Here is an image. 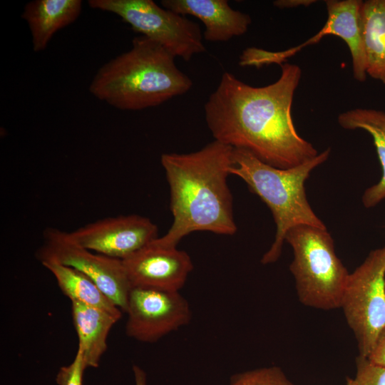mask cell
Returning a JSON list of instances; mask_svg holds the SVG:
<instances>
[{
  "label": "cell",
  "instance_id": "1",
  "mask_svg": "<svg viewBox=\"0 0 385 385\" xmlns=\"http://www.w3.org/2000/svg\"><path fill=\"white\" fill-rule=\"evenodd\" d=\"M280 67L278 80L262 87L250 86L225 71L204 109L215 140L246 150L273 167L287 169L319 153L298 134L292 117L302 70L287 62Z\"/></svg>",
  "mask_w": 385,
  "mask_h": 385
},
{
  "label": "cell",
  "instance_id": "2",
  "mask_svg": "<svg viewBox=\"0 0 385 385\" xmlns=\"http://www.w3.org/2000/svg\"><path fill=\"white\" fill-rule=\"evenodd\" d=\"M233 148L213 140L190 153H163L160 158L170 188L171 227L153 242L165 247L195 231L232 235L237 231L227 178Z\"/></svg>",
  "mask_w": 385,
  "mask_h": 385
},
{
  "label": "cell",
  "instance_id": "3",
  "mask_svg": "<svg viewBox=\"0 0 385 385\" xmlns=\"http://www.w3.org/2000/svg\"><path fill=\"white\" fill-rule=\"evenodd\" d=\"M175 56L144 36L131 48L103 65L93 76L90 93L115 108L139 111L158 106L187 93L192 80L178 69Z\"/></svg>",
  "mask_w": 385,
  "mask_h": 385
},
{
  "label": "cell",
  "instance_id": "4",
  "mask_svg": "<svg viewBox=\"0 0 385 385\" xmlns=\"http://www.w3.org/2000/svg\"><path fill=\"white\" fill-rule=\"evenodd\" d=\"M330 151L328 148L302 164L281 169L262 162L246 150L233 148L230 175L242 179L250 190L268 206L276 224L274 240L263 255L262 264L279 259L286 234L292 227L307 225L327 229L307 200L304 183L311 172L328 159Z\"/></svg>",
  "mask_w": 385,
  "mask_h": 385
},
{
  "label": "cell",
  "instance_id": "5",
  "mask_svg": "<svg viewBox=\"0 0 385 385\" xmlns=\"http://www.w3.org/2000/svg\"><path fill=\"white\" fill-rule=\"evenodd\" d=\"M285 240L294 252L289 270L300 302L322 309L340 307L349 273L337 256L327 229L297 225L288 230Z\"/></svg>",
  "mask_w": 385,
  "mask_h": 385
},
{
  "label": "cell",
  "instance_id": "6",
  "mask_svg": "<svg viewBox=\"0 0 385 385\" xmlns=\"http://www.w3.org/2000/svg\"><path fill=\"white\" fill-rule=\"evenodd\" d=\"M358 343L367 357L385 329V245L372 250L349 273L340 302Z\"/></svg>",
  "mask_w": 385,
  "mask_h": 385
},
{
  "label": "cell",
  "instance_id": "7",
  "mask_svg": "<svg viewBox=\"0 0 385 385\" xmlns=\"http://www.w3.org/2000/svg\"><path fill=\"white\" fill-rule=\"evenodd\" d=\"M91 8L113 13L132 29L188 61L206 51L198 24L153 0H89Z\"/></svg>",
  "mask_w": 385,
  "mask_h": 385
},
{
  "label": "cell",
  "instance_id": "8",
  "mask_svg": "<svg viewBox=\"0 0 385 385\" xmlns=\"http://www.w3.org/2000/svg\"><path fill=\"white\" fill-rule=\"evenodd\" d=\"M36 257L39 262L53 260L83 272L125 312L132 285L122 260L88 250L78 244L70 232L54 227L44 230Z\"/></svg>",
  "mask_w": 385,
  "mask_h": 385
},
{
  "label": "cell",
  "instance_id": "9",
  "mask_svg": "<svg viewBox=\"0 0 385 385\" xmlns=\"http://www.w3.org/2000/svg\"><path fill=\"white\" fill-rule=\"evenodd\" d=\"M361 0H327V20L322 29L302 44L281 51H270L258 48L245 49L240 57L241 66L260 68L277 63L279 66L304 47L319 41L322 36L334 35L347 45L352 61L353 76L359 82L366 79V62L362 38Z\"/></svg>",
  "mask_w": 385,
  "mask_h": 385
},
{
  "label": "cell",
  "instance_id": "10",
  "mask_svg": "<svg viewBox=\"0 0 385 385\" xmlns=\"http://www.w3.org/2000/svg\"><path fill=\"white\" fill-rule=\"evenodd\" d=\"M125 313L127 335L146 343L187 325L192 316L188 301L179 292L141 287H132Z\"/></svg>",
  "mask_w": 385,
  "mask_h": 385
},
{
  "label": "cell",
  "instance_id": "11",
  "mask_svg": "<svg viewBox=\"0 0 385 385\" xmlns=\"http://www.w3.org/2000/svg\"><path fill=\"white\" fill-rule=\"evenodd\" d=\"M158 226L139 215L105 217L70 232L81 246L123 260L157 238Z\"/></svg>",
  "mask_w": 385,
  "mask_h": 385
},
{
  "label": "cell",
  "instance_id": "12",
  "mask_svg": "<svg viewBox=\"0 0 385 385\" xmlns=\"http://www.w3.org/2000/svg\"><path fill=\"white\" fill-rule=\"evenodd\" d=\"M153 241L122 260L132 287L179 292L193 268L190 257Z\"/></svg>",
  "mask_w": 385,
  "mask_h": 385
},
{
  "label": "cell",
  "instance_id": "13",
  "mask_svg": "<svg viewBox=\"0 0 385 385\" xmlns=\"http://www.w3.org/2000/svg\"><path fill=\"white\" fill-rule=\"evenodd\" d=\"M161 5L182 16L191 15L205 26L203 38L227 41L245 34L252 22L250 15L232 9L227 0H163Z\"/></svg>",
  "mask_w": 385,
  "mask_h": 385
},
{
  "label": "cell",
  "instance_id": "14",
  "mask_svg": "<svg viewBox=\"0 0 385 385\" xmlns=\"http://www.w3.org/2000/svg\"><path fill=\"white\" fill-rule=\"evenodd\" d=\"M81 9V0H34L27 3L21 18L28 23L33 50H44L58 30L78 19Z\"/></svg>",
  "mask_w": 385,
  "mask_h": 385
},
{
  "label": "cell",
  "instance_id": "15",
  "mask_svg": "<svg viewBox=\"0 0 385 385\" xmlns=\"http://www.w3.org/2000/svg\"><path fill=\"white\" fill-rule=\"evenodd\" d=\"M71 315L78 339L77 350L87 367H97L107 349L108 334L119 319L101 309L74 302Z\"/></svg>",
  "mask_w": 385,
  "mask_h": 385
},
{
  "label": "cell",
  "instance_id": "16",
  "mask_svg": "<svg viewBox=\"0 0 385 385\" xmlns=\"http://www.w3.org/2000/svg\"><path fill=\"white\" fill-rule=\"evenodd\" d=\"M338 123L344 129H362L373 138L382 169L380 180L368 188L362 195V203L372 207L385 200V112L367 108H355L340 113Z\"/></svg>",
  "mask_w": 385,
  "mask_h": 385
},
{
  "label": "cell",
  "instance_id": "17",
  "mask_svg": "<svg viewBox=\"0 0 385 385\" xmlns=\"http://www.w3.org/2000/svg\"><path fill=\"white\" fill-rule=\"evenodd\" d=\"M40 262L53 275L61 292L71 302L97 307L120 319L121 309L83 272L53 260Z\"/></svg>",
  "mask_w": 385,
  "mask_h": 385
},
{
  "label": "cell",
  "instance_id": "18",
  "mask_svg": "<svg viewBox=\"0 0 385 385\" xmlns=\"http://www.w3.org/2000/svg\"><path fill=\"white\" fill-rule=\"evenodd\" d=\"M361 21L366 74L385 83V0L363 1Z\"/></svg>",
  "mask_w": 385,
  "mask_h": 385
},
{
  "label": "cell",
  "instance_id": "19",
  "mask_svg": "<svg viewBox=\"0 0 385 385\" xmlns=\"http://www.w3.org/2000/svg\"><path fill=\"white\" fill-rule=\"evenodd\" d=\"M230 385H294L277 366L249 370L232 375Z\"/></svg>",
  "mask_w": 385,
  "mask_h": 385
},
{
  "label": "cell",
  "instance_id": "20",
  "mask_svg": "<svg viewBox=\"0 0 385 385\" xmlns=\"http://www.w3.org/2000/svg\"><path fill=\"white\" fill-rule=\"evenodd\" d=\"M356 374L354 379L357 385H385V366L371 363L359 356L356 360Z\"/></svg>",
  "mask_w": 385,
  "mask_h": 385
},
{
  "label": "cell",
  "instance_id": "21",
  "mask_svg": "<svg viewBox=\"0 0 385 385\" xmlns=\"http://www.w3.org/2000/svg\"><path fill=\"white\" fill-rule=\"evenodd\" d=\"M87 368L81 353L77 350L73 361L62 366L56 376L58 385H83V376Z\"/></svg>",
  "mask_w": 385,
  "mask_h": 385
},
{
  "label": "cell",
  "instance_id": "22",
  "mask_svg": "<svg viewBox=\"0 0 385 385\" xmlns=\"http://www.w3.org/2000/svg\"><path fill=\"white\" fill-rule=\"evenodd\" d=\"M366 358L371 363L385 366V329L380 334L371 352Z\"/></svg>",
  "mask_w": 385,
  "mask_h": 385
},
{
  "label": "cell",
  "instance_id": "23",
  "mask_svg": "<svg viewBox=\"0 0 385 385\" xmlns=\"http://www.w3.org/2000/svg\"><path fill=\"white\" fill-rule=\"evenodd\" d=\"M317 2L314 0H276L273 5L279 9H292L299 6H308Z\"/></svg>",
  "mask_w": 385,
  "mask_h": 385
},
{
  "label": "cell",
  "instance_id": "24",
  "mask_svg": "<svg viewBox=\"0 0 385 385\" xmlns=\"http://www.w3.org/2000/svg\"><path fill=\"white\" fill-rule=\"evenodd\" d=\"M135 385H147V376L145 371L138 366L133 365Z\"/></svg>",
  "mask_w": 385,
  "mask_h": 385
},
{
  "label": "cell",
  "instance_id": "25",
  "mask_svg": "<svg viewBox=\"0 0 385 385\" xmlns=\"http://www.w3.org/2000/svg\"><path fill=\"white\" fill-rule=\"evenodd\" d=\"M346 385H357V384L354 379L348 378Z\"/></svg>",
  "mask_w": 385,
  "mask_h": 385
}]
</instances>
